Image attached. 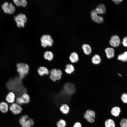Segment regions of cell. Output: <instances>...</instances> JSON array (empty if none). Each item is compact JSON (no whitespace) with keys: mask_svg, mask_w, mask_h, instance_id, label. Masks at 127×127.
<instances>
[{"mask_svg":"<svg viewBox=\"0 0 127 127\" xmlns=\"http://www.w3.org/2000/svg\"><path fill=\"white\" fill-rule=\"evenodd\" d=\"M14 20L16 25L19 28H23L25 26L27 19L26 15L22 13H20L14 17Z\"/></svg>","mask_w":127,"mask_h":127,"instance_id":"2","label":"cell"},{"mask_svg":"<svg viewBox=\"0 0 127 127\" xmlns=\"http://www.w3.org/2000/svg\"><path fill=\"white\" fill-rule=\"evenodd\" d=\"M94 10L98 14H103L106 12V7L103 4H99Z\"/></svg>","mask_w":127,"mask_h":127,"instance_id":"14","label":"cell"},{"mask_svg":"<svg viewBox=\"0 0 127 127\" xmlns=\"http://www.w3.org/2000/svg\"><path fill=\"white\" fill-rule=\"evenodd\" d=\"M6 102L8 103L12 104L14 103L15 100V95L13 92H11L9 93L5 97Z\"/></svg>","mask_w":127,"mask_h":127,"instance_id":"12","label":"cell"},{"mask_svg":"<svg viewBox=\"0 0 127 127\" xmlns=\"http://www.w3.org/2000/svg\"><path fill=\"white\" fill-rule=\"evenodd\" d=\"M118 74V75H119V76H122L121 75V74Z\"/></svg>","mask_w":127,"mask_h":127,"instance_id":"34","label":"cell"},{"mask_svg":"<svg viewBox=\"0 0 127 127\" xmlns=\"http://www.w3.org/2000/svg\"><path fill=\"white\" fill-rule=\"evenodd\" d=\"M105 127H115V124L114 121L111 119L106 120L105 123Z\"/></svg>","mask_w":127,"mask_h":127,"instance_id":"27","label":"cell"},{"mask_svg":"<svg viewBox=\"0 0 127 127\" xmlns=\"http://www.w3.org/2000/svg\"><path fill=\"white\" fill-rule=\"evenodd\" d=\"M91 61L93 64L97 65L99 64L101 62V59L99 55L96 54L92 57Z\"/></svg>","mask_w":127,"mask_h":127,"instance_id":"23","label":"cell"},{"mask_svg":"<svg viewBox=\"0 0 127 127\" xmlns=\"http://www.w3.org/2000/svg\"><path fill=\"white\" fill-rule=\"evenodd\" d=\"M66 125V122L63 119L60 120L56 123L57 127H65Z\"/></svg>","mask_w":127,"mask_h":127,"instance_id":"28","label":"cell"},{"mask_svg":"<svg viewBox=\"0 0 127 127\" xmlns=\"http://www.w3.org/2000/svg\"><path fill=\"white\" fill-rule=\"evenodd\" d=\"M113 2H114L117 5L119 4L123 1L122 0H113Z\"/></svg>","mask_w":127,"mask_h":127,"instance_id":"33","label":"cell"},{"mask_svg":"<svg viewBox=\"0 0 127 127\" xmlns=\"http://www.w3.org/2000/svg\"><path fill=\"white\" fill-rule=\"evenodd\" d=\"M9 110L13 114L17 115L21 113L23 109L21 105L14 102L9 106Z\"/></svg>","mask_w":127,"mask_h":127,"instance_id":"7","label":"cell"},{"mask_svg":"<svg viewBox=\"0 0 127 127\" xmlns=\"http://www.w3.org/2000/svg\"><path fill=\"white\" fill-rule=\"evenodd\" d=\"M107 58L110 59L114 57V50L111 47H107L105 50Z\"/></svg>","mask_w":127,"mask_h":127,"instance_id":"15","label":"cell"},{"mask_svg":"<svg viewBox=\"0 0 127 127\" xmlns=\"http://www.w3.org/2000/svg\"><path fill=\"white\" fill-rule=\"evenodd\" d=\"M117 58L118 60L122 62H127V51H125L123 54L118 55Z\"/></svg>","mask_w":127,"mask_h":127,"instance_id":"26","label":"cell"},{"mask_svg":"<svg viewBox=\"0 0 127 127\" xmlns=\"http://www.w3.org/2000/svg\"><path fill=\"white\" fill-rule=\"evenodd\" d=\"M64 91L70 95L73 94L75 91L74 85L70 82L66 83L64 85Z\"/></svg>","mask_w":127,"mask_h":127,"instance_id":"8","label":"cell"},{"mask_svg":"<svg viewBox=\"0 0 127 127\" xmlns=\"http://www.w3.org/2000/svg\"><path fill=\"white\" fill-rule=\"evenodd\" d=\"M122 44L123 46L127 47V37H125L123 39Z\"/></svg>","mask_w":127,"mask_h":127,"instance_id":"31","label":"cell"},{"mask_svg":"<svg viewBox=\"0 0 127 127\" xmlns=\"http://www.w3.org/2000/svg\"><path fill=\"white\" fill-rule=\"evenodd\" d=\"M121 99L122 102L124 103H127V94H123L121 96Z\"/></svg>","mask_w":127,"mask_h":127,"instance_id":"30","label":"cell"},{"mask_svg":"<svg viewBox=\"0 0 127 127\" xmlns=\"http://www.w3.org/2000/svg\"><path fill=\"white\" fill-rule=\"evenodd\" d=\"M69 58L70 61L73 63L77 62L79 60L78 55L75 52H72L70 55Z\"/></svg>","mask_w":127,"mask_h":127,"instance_id":"18","label":"cell"},{"mask_svg":"<svg viewBox=\"0 0 127 127\" xmlns=\"http://www.w3.org/2000/svg\"><path fill=\"white\" fill-rule=\"evenodd\" d=\"M120 124L121 127H127V119H122L120 121Z\"/></svg>","mask_w":127,"mask_h":127,"instance_id":"29","label":"cell"},{"mask_svg":"<svg viewBox=\"0 0 127 127\" xmlns=\"http://www.w3.org/2000/svg\"><path fill=\"white\" fill-rule=\"evenodd\" d=\"M44 56L45 59L49 61L52 60L54 56L52 53L49 51H47L45 52L44 53Z\"/></svg>","mask_w":127,"mask_h":127,"instance_id":"24","label":"cell"},{"mask_svg":"<svg viewBox=\"0 0 127 127\" xmlns=\"http://www.w3.org/2000/svg\"><path fill=\"white\" fill-rule=\"evenodd\" d=\"M23 104H27L29 103L30 101V97L27 94L24 93L20 96Z\"/></svg>","mask_w":127,"mask_h":127,"instance_id":"20","label":"cell"},{"mask_svg":"<svg viewBox=\"0 0 127 127\" xmlns=\"http://www.w3.org/2000/svg\"><path fill=\"white\" fill-rule=\"evenodd\" d=\"M62 73L61 70L53 69L50 71V77L53 81H55L60 80L61 78Z\"/></svg>","mask_w":127,"mask_h":127,"instance_id":"6","label":"cell"},{"mask_svg":"<svg viewBox=\"0 0 127 127\" xmlns=\"http://www.w3.org/2000/svg\"><path fill=\"white\" fill-rule=\"evenodd\" d=\"M9 106L6 102L2 101L0 103V111L2 113H5L9 110Z\"/></svg>","mask_w":127,"mask_h":127,"instance_id":"13","label":"cell"},{"mask_svg":"<svg viewBox=\"0 0 127 127\" xmlns=\"http://www.w3.org/2000/svg\"><path fill=\"white\" fill-rule=\"evenodd\" d=\"M37 72L39 75L41 76L44 75H48L49 73L48 70L46 67L43 66L39 67L38 69Z\"/></svg>","mask_w":127,"mask_h":127,"instance_id":"16","label":"cell"},{"mask_svg":"<svg viewBox=\"0 0 127 127\" xmlns=\"http://www.w3.org/2000/svg\"><path fill=\"white\" fill-rule=\"evenodd\" d=\"M74 67L72 64H68L66 65L65 71L67 74H71L74 71Z\"/></svg>","mask_w":127,"mask_h":127,"instance_id":"25","label":"cell"},{"mask_svg":"<svg viewBox=\"0 0 127 127\" xmlns=\"http://www.w3.org/2000/svg\"><path fill=\"white\" fill-rule=\"evenodd\" d=\"M70 108L69 106L66 104H63L61 105L60 107V111L63 113L67 114L69 111Z\"/></svg>","mask_w":127,"mask_h":127,"instance_id":"22","label":"cell"},{"mask_svg":"<svg viewBox=\"0 0 127 127\" xmlns=\"http://www.w3.org/2000/svg\"><path fill=\"white\" fill-rule=\"evenodd\" d=\"M82 48L84 53L86 55H89L92 52V48L91 46L87 44H83L82 46Z\"/></svg>","mask_w":127,"mask_h":127,"instance_id":"17","label":"cell"},{"mask_svg":"<svg viewBox=\"0 0 127 127\" xmlns=\"http://www.w3.org/2000/svg\"><path fill=\"white\" fill-rule=\"evenodd\" d=\"M19 121L22 127H31L34 124L33 119L29 118L28 116L26 115L21 116L20 118Z\"/></svg>","mask_w":127,"mask_h":127,"instance_id":"1","label":"cell"},{"mask_svg":"<svg viewBox=\"0 0 127 127\" xmlns=\"http://www.w3.org/2000/svg\"><path fill=\"white\" fill-rule=\"evenodd\" d=\"M73 127H82V125L80 123L77 122L75 123Z\"/></svg>","mask_w":127,"mask_h":127,"instance_id":"32","label":"cell"},{"mask_svg":"<svg viewBox=\"0 0 127 127\" xmlns=\"http://www.w3.org/2000/svg\"><path fill=\"white\" fill-rule=\"evenodd\" d=\"M16 66L17 71L21 77H23L29 72V67L26 64L23 63H19L17 64Z\"/></svg>","mask_w":127,"mask_h":127,"instance_id":"4","label":"cell"},{"mask_svg":"<svg viewBox=\"0 0 127 127\" xmlns=\"http://www.w3.org/2000/svg\"><path fill=\"white\" fill-rule=\"evenodd\" d=\"M91 16L92 20L97 23H103L104 21L103 18L99 16L94 9L91 11Z\"/></svg>","mask_w":127,"mask_h":127,"instance_id":"10","label":"cell"},{"mask_svg":"<svg viewBox=\"0 0 127 127\" xmlns=\"http://www.w3.org/2000/svg\"><path fill=\"white\" fill-rule=\"evenodd\" d=\"M2 8L4 12L6 13L12 14L15 11V8L11 3L5 2L2 5Z\"/></svg>","mask_w":127,"mask_h":127,"instance_id":"5","label":"cell"},{"mask_svg":"<svg viewBox=\"0 0 127 127\" xmlns=\"http://www.w3.org/2000/svg\"><path fill=\"white\" fill-rule=\"evenodd\" d=\"M121 112V109L118 107L115 106L113 107L111 111V113L113 116L117 117L118 116Z\"/></svg>","mask_w":127,"mask_h":127,"instance_id":"19","label":"cell"},{"mask_svg":"<svg viewBox=\"0 0 127 127\" xmlns=\"http://www.w3.org/2000/svg\"><path fill=\"white\" fill-rule=\"evenodd\" d=\"M84 117L88 122L93 123L94 121V119L95 117V112L92 110H88L84 114Z\"/></svg>","mask_w":127,"mask_h":127,"instance_id":"9","label":"cell"},{"mask_svg":"<svg viewBox=\"0 0 127 127\" xmlns=\"http://www.w3.org/2000/svg\"><path fill=\"white\" fill-rule=\"evenodd\" d=\"M41 44L44 47H51L53 44V41L51 36L49 35H43L40 38Z\"/></svg>","mask_w":127,"mask_h":127,"instance_id":"3","label":"cell"},{"mask_svg":"<svg viewBox=\"0 0 127 127\" xmlns=\"http://www.w3.org/2000/svg\"><path fill=\"white\" fill-rule=\"evenodd\" d=\"M13 1L15 5L17 6L25 7L27 4V2L26 0H13Z\"/></svg>","mask_w":127,"mask_h":127,"instance_id":"21","label":"cell"},{"mask_svg":"<svg viewBox=\"0 0 127 127\" xmlns=\"http://www.w3.org/2000/svg\"><path fill=\"white\" fill-rule=\"evenodd\" d=\"M120 40L119 37L117 35L112 36L109 41L110 44L114 47L118 46L120 44Z\"/></svg>","mask_w":127,"mask_h":127,"instance_id":"11","label":"cell"}]
</instances>
